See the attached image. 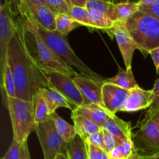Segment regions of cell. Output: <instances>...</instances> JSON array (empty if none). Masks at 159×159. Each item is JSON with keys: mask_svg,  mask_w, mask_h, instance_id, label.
I'll return each instance as SVG.
<instances>
[{"mask_svg": "<svg viewBox=\"0 0 159 159\" xmlns=\"http://www.w3.org/2000/svg\"><path fill=\"white\" fill-rule=\"evenodd\" d=\"M15 15V14H14ZM23 24L26 31L27 40L32 43V46L27 44L31 55L35 60L40 71H51L61 73L70 77L81 75L74 68L63 61L42 39L37 26L30 20L15 15Z\"/></svg>", "mask_w": 159, "mask_h": 159, "instance_id": "2", "label": "cell"}, {"mask_svg": "<svg viewBox=\"0 0 159 159\" xmlns=\"http://www.w3.org/2000/svg\"><path fill=\"white\" fill-rule=\"evenodd\" d=\"M31 101H32L33 107H34V118H35L37 124L50 120L51 113L48 110V105H47L41 90H37L34 93Z\"/></svg>", "mask_w": 159, "mask_h": 159, "instance_id": "18", "label": "cell"}, {"mask_svg": "<svg viewBox=\"0 0 159 159\" xmlns=\"http://www.w3.org/2000/svg\"><path fill=\"white\" fill-rule=\"evenodd\" d=\"M149 54H150L152 60H153L154 65H155V68H156L157 73H158V75H159V48L151 51Z\"/></svg>", "mask_w": 159, "mask_h": 159, "instance_id": "35", "label": "cell"}, {"mask_svg": "<svg viewBox=\"0 0 159 159\" xmlns=\"http://www.w3.org/2000/svg\"><path fill=\"white\" fill-rule=\"evenodd\" d=\"M16 28V20L10 1L5 0L0 8V69L1 74L6 65L9 43Z\"/></svg>", "mask_w": 159, "mask_h": 159, "instance_id": "9", "label": "cell"}, {"mask_svg": "<svg viewBox=\"0 0 159 159\" xmlns=\"http://www.w3.org/2000/svg\"><path fill=\"white\" fill-rule=\"evenodd\" d=\"M156 1L157 0H139L138 2L139 3V5H151Z\"/></svg>", "mask_w": 159, "mask_h": 159, "instance_id": "40", "label": "cell"}, {"mask_svg": "<svg viewBox=\"0 0 159 159\" xmlns=\"http://www.w3.org/2000/svg\"><path fill=\"white\" fill-rule=\"evenodd\" d=\"M71 113L83 116L101 127H103L110 116H113L108 110L94 103L84 104L77 107L71 111Z\"/></svg>", "mask_w": 159, "mask_h": 159, "instance_id": "15", "label": "cell"}, {"mask_svg": "<svg viewBox=\"0 0 159 159\" xmlns=\"http://www.w3.org/2000/svg\"><path fill=\"white\" fill-rule=\"evenodd\" d=\"M154 155H141L140 153H138L136 151V152L130 156V158L129 159H152L153 158Z\"/></svg>", "mask_w": 159, "mask_h": 159, "instance_id": "39", "label": "cell"}, {"mask_svg": "<svg viewBox=\"0 0 159 159\" xmlns=\"http://www.w3.org/2000/svg\"><path fill=\"white\" fill-rule=\"evenodd\" d=\"M102 130H103L104 144H105L106 152L109 154L116 147V141H115L113 135L110 132H109L108 130H105L103 128H102Z\"/></svg>", "mask_w": 159, "mask_h": 159, "instance_id": "34", "label": "cell"}, {"mask_svg": "<svg viewBox=\"0 0 159 159\" xmlns=\"http://www.w3.org/2000/svg\"><path fill=\"white\" fill-rule=\"evenodd\" d=\"M54 159H68L66 155H64V154H59L57 156L54 158Z\"/></svg>", "mask_w": 159, "mask_h": 159, "instance_id": "41", "label": "cell"}, {"mask_svg": "<svg viewBox=\"0 0 159 159\" xmlns=\"http://www.w3.org/2000/svg\"><path fill=\"white\" fill-rule=\"evenodd\" d=\"M71 120L73 121V125L75 126L77 134L79 135L84 141H86L91 134L95 132L100 130L102 127L95 123L89 120L86 118L79 115H75L71 113Z\"/></svg>", "mask_w": 159, "mask_h": 159, "instance_id": "19", "label": "cell"}, {"mask_svg": "<svg viewBox=\"0 0 159 159\" xmlns=\"http://www.w3.org/2000/svg\"><path fill=\"white\" fill-rule=\"evenodd\" d=\"M21 158V144L12 139L9 149L2 159H20Z\"/></svg>", "mask_w": 159, "mask_h": 159, "instance_id": "30", "label": "cell"}, {"mask_svg": "<svg viewBox=\"0 0 159 159\" xmlns=\"http://www.w3.org/2000/svg\"><path fill=\"white\" fill-rule=\"evenodd\" d=\"M110 2H112L113 4H117V3L123 2V0H110Z\"/></svg>", "mask_w": 159, "mask_h": 159, "instance_id": "43", "label": "cell"}, {"mask_svg": "<svg viewBox=\"0 0 159 159\" xmlns=\"http://www.w3.org/2000/svg\"><path fill=\"white\" fill-rule=\"evenodd\" d=\"M70 16L75 21L80 23L82 26H85L91 29H94L93 23L90 18L89 12L86 8L79 7V6H71L70 8Z\"/></svg>", "mask_w": 159, "mask_h": 159, "instance_id": "27", "label": "cell"}, {"mask_svg": "<svg viewBox=\"0 0 159 159\" xmlns=\"http://www.w3.org/2000/svg\"><path fill=\"white\" fill-rule=\"evenodd\" d=\"M88 2L89 0H67V2H68V6H69V9L72 6L86 8Z\"/></svg>", "mask_w": 159, "mask_h": 159, "instance_id": "36", "label": "cell"}, {"mask_svg": "<svg viewBox=\"0 0 159 159\" xmlns=\"http://www.w3.org/2000/svg\"><path fill=\"white\" fill-rule=\"evenodd\" d=\"M155 116H156L157 120H158V126H159V111L156 113V114H155Z\"/></svg>", "mask_w": 159, "mask_h": 159, "instance_id": "45", "label": "cell"}, {"mask_svg": "<svg viewBox=\"0 0 159 159\" xmlns=\"http://www.w3.org/2000/svg\"><path fill=\"white\" fill-rule=\"evenodd\" d=\"M86 143L87 149H88V158L89 159H110L109 154L106 151L95 147V146Z\"/></svg>", "mask_w": 159, "mask_h": 159, "instance_id": "31", "label": "cell"}, {"mask_svg": "<svg viewBox=\"0 0 159 159\" xmlns=\"http://www.w3.org/2000/svg\"><path fill=\"white\" fill-rule=\"evenodd\" d=\"M48 88L61 94L75 107L84 105V99L72 77L51 71H41Z\"/></svg>", "mask_w": 159, "mask_h": 159, "instance_id": "8", "label": "cell"}, {"mask_svg": "<svg viewBox=\"0 0 159 159\" xmlns=\"http://www.w3.org/2000/svg\"><path fill=\"white\" fill-rule=\"evenodd\" d=\"M133 139H127L116 144L111 152L109 153L110 159H129L136 152Z\"/></svg>", "mask_w": 159, "mask_h": 159, "instance_id": "25", "label": "cell"}, {"mask_svg": "<svg viewBox=\"0 0 159 159\" xmlns=\"http://www.w3.org/2000/svg\"><path fill=\"white\" fill-rule=\"evenodd\" d=\"M151 91H152V101L153 103L155 100L159 99V78L156 80L153 89H151Z\"/></svg>", "mask_w": 159, "mask_h": 159, "instance_id": "37", "label": "cell"}, {"mask_svg": "<svg viewBox=\"0 0 159 159\" xmlns=\"http://www.w3.org/2000/svg\"><path fill=\"white\" fill-rule=\"evenodd\" d=\"M139 11L159 20V0L151 5H139Z\"/></svg>", "mask_w": 159, "mask_h": 159, "instance_id": "33", "label": "cell"}, {"mask_svg": "<svg viewBox=\"0 0 159 159\" xmlns=\"http://www.w3.org/2000/svg\"><path fill=\"white\" fill-rule=\"evenodd\" d=\"M1 88L2 93H5L9 97H16L15 79H14V76L11 71L10 67L7 63L4 68V71L1 74Z\"/></svg>", "mask_w": 159, "mask_h": 159, "instance_id": "26", "label": "cell"}, {"mask_svg": "<svg viewBox=\"0 0 159 159\" xmlns=\"http://www.w3.org/2000/svg\"><path fill=\"white\" fill-rule=\"evenodd\" d=\"M66 155L68 159H89L86 143L79 135L68 143Z\"/></svg>", "mask_w": 159, "mask_h": 159, "instance_id": "21", "label": "cell"}, {"mask_svg": "<svg viewBox=\"0 0 159 159\" xmlns=\"http://www.w3.org/2000/svg\"><path fill=\"white\" fill-rule=\"evenodd\" d=\"M118 68H119V71L117 74L113 78L106 79L105 82L113 84L127 90H132L139 86L134 77L132 70L123 69L120 66Z\"/></svg>", "mask_w": 159, "mask_h": 159, "instance_id": "20", "label": "cell"}, {"mask_svg": "<svg viewBox=\"0 0 159 159\" xmlns=\"http://www.w3.org/2000/svg\"><path fill=\"white\" fill-rule=\"evenodd\" d=\"M32 1L35 2L37 3H40V4H43V5H45V6H47V3L45 0H32Z\"/></svg>", "mask_w": 159, "mask_h": 159, "instance_id": "42", "label": "cell"}, {"mask_svg": "<svg viewBox=\"0 0 159 159\" xmlns=\"http://www.w3.org/2000/svg\"><path fill=\"white\" fill-rule=\"evenodd\" d=\"M138 49L147 56L159 48V20L138 11L125 22Z\"/></svg>", "mask_w": 159, "mask_h": 159, "instance_id": "3", "label": "cell"}, {"mask_svg": "<svg viewBox=\"0 0 159 159\" xmlns=\"http://www.w3.org/2000/svg\"><path fill=\"white\" fill-rule=\"evenodd\" d=\"M51 120H52L57 131L65 142L68 143L77 135L75 126L68 124L67 121L62 119L57 113L51 115Z\"/></svg>", "mask_w": 159, "mask_h": 159, "instance_id": "23", "label": "cell"}, {"mask_svg": "<svg viewBox=\"0 0 159 159\" xmlns=\"http://www.w3.org/2000/svg\"><path fill=\"white\" fill-rule=\"evenodd\" d=\"M139 127L136 136L143 145L144 155L159 153V126L155 115Z\"/></svg>", "mask_w": 159, "mask_h": 159, "instance_id": "11", "label": "cell"}, {"mask_svg": "<svg viewBox=\"0 0 159 159\" xmlns=\"http://www.w3.org/2000/svg\"><path fill=\"white\" fill-rule=\"evenodd\" d=\"M152 159H159V153L156 154V155H154L153 158H152Z\"/></svg>", "mask_w": 159, "mask_h": 159, "instance_id": "44", "label": "cell"}, {"mask_svg": "<svg viewBox=\"0 0 159 159\" xmlns=\"http://www.w3.org/2000/svg\"><path fill=\"white\" fill-rule=\"evenodd\" d=\"M139 11L138 2H120L114 4L113 20L116 22H126L134 14Z\"/></svg>", "mask_w": 159, "mask_h": 159, "instance_id": "22", "label": "cell"}, {"mask_svg": "<svg viewBox=\"0 0 159 159\" xmlns=\"http://www.w3.org/2000/svg\"><path fill=\"white\" fill-rule=\"evenodd\" d=\"M20 159H31L29 148H28L27 141H25L21 144V158Z\"/></svg>", "mask_w": 159, "mask_h": 159, "instance_id": "38", "label": "cell"}, {"mask_svg": "<svg viewBox=\"0 0 159 159\" xmlns=\"http://www.w3.org/2000/svg\"><path fill=\"white\" fill-rule=\"evenodd\" d=\"M87 143L89 144L95 146V147L99 148L102 150L106 151L105 144H104V136H103V130L102 128L97 132H95L93 134L89 136V138L86 140Z\"/></svg>", "mask_w": 159, "mask_h": 159, "instance_id": "32", "label": "cell"}, {"mask_svg": "<svg viewBox=\"0 0 159 159\" xmlns=\"http://www.w3.org/2000/svg\"><path fill=\"white\" fill-rule=\"evenodd\" d=\"M102 99L107 110L113 115L122 111L127 102L130 90L105 82L102 85Z\"/></svg>", "mask_w": 159, "mask_h": 159, "instance_id": "13", "label": "cell"}, {"mask_svg": "<svg viewBox=\"0 0 159 159\" xmlns=\"http://www.w3.org/2000/svg\"><path fill=\"white\" fill-rule=\"evenodd\" d=\"M102 128L108 130L113 135L116 141V145L120 144L125 140L133 138L131 124L123 120L116 115L110 116Z\"/></svg>", "mask_w": 159, "mask_h": 159, "instance_id": "16", "label": "cell"}, {"mask_svg": "<svg viewBox=\"0 0 159 159\" xmlns=\"http://www.w3.org/2000/svg\"><path fill=\"white\" fill-rule=\"evenodd\" d=\"M15 20V31L9 43L6 62L15 79L16 97L31 101L37 90L48 86L43 73L30 52L24 27L20 20Z\"/></svg>", "mask_w": 159, "mask_h": 159, "instance_id": "1", "label": "cell"}, {"mask_svg": "<svg viewBox=\"0 0 159 159\" xmlns=\"http://www.w3.org/2000/svg\"><path fill=\"white\" fill-rule=\"evenodd\" d=\"M2 101L10 116L13 139L22 144L27 141L29 135L35 131L37 127L32 101L9 97L5 93H2Z\"/></svg>", "mask_w": 159, "mask_h": 159, "instance_id": "4", "label": "cell"}, {"mask_svg": "<svg viewBox=\"0 0 159 159\" xmlns=\"http://www.w3.org/2000/svg\"><path fill=\"white\" fill-rule=\"evenodd\" d=\"M47 6L55 14H70V9L67 0H45Z\"/></svg>", "mask_w": 159, "mask_h": 159, "instance_id": "29", "label": "cell"}, {"mask_svg": "<svg viewBox=\"0 0 159 159\" xmlns=\"http://www.w3.org/2000/svg\"><path fill=\"white\" fill-rule=\"evenodd\" d=\"M110 33L116 38L126 69L132 70V58L135 50L138 49V47L133 37L127 30L125 22H116Z\"/></svg>", "mask_w": 159, "mask_h": 159, "instance_id": "10", "label": "cell"}, {"mask_svg": "<svg viewBox=\"0 0 159 159\" xmlns=\"http://www.w3.org/2000/svg\"><path fill=\"white\" fill-rule=\"evenodd\" d=\"M84 99V104L94 103L103 109L107 108L102 99V85L105 82H99L82 75L73 77Z\"/></svg>", "mask_w": 159, "mask_h": 159, "instance_id": "12", "label": "cell"}, {"mask_svg": "<svg viewBox=\"0 0 159 159\" xmlns=\"http://www.w3.org/2000/svg\"><path fill=\"white\" fill-rule=\"evenodd\" d=\"M152 105V91L143 89L138 86L130 90L127 102L121 112L134 113L148 109Z\"/></svg>", "mask_w": 159, "mask_h": 159, "instance_id": "14", "label": "cell"}, {"mask_svg": "<svg viewBox=\"0 0 159 159\" xmlns=\"http://www.w3.org/2000/svg\"><path fill=\"white\" fill-rule=\"evenodd\" d=\"M86 9L104 12V13L107 14L110 18L113 20L114 4H113L112 2H108L102 1V0H89Z\"/></svg>", "mask_w": 159, "mask_h": 159, "instance_id": "28", "label": "cell"}, {"mask_svg": "<svg viewBox=\"0 0 159 159\" xmlns=\"http://www.w3.org/2000/svg\"><path fill=\"white\" fill-rule=\"evenodd\" d=\"M56 31L60 33L62 35L67 36L73 30L80 27L82 25L74 20L68 14L57 13L55 16Z\"/></svg>", "mask_w": 159, "mask_h": 159, "instance_id": "24", "label": "cell"}, {"mask_svg": "<svg viewBox=\"0 0 159 159\" xmlns=\"http://www.w3.org/2000/svg\"><path fill=\"white\" fill-rule=\"evenodd\" d=\"M7 1H10V0H7Z\"/></svg>", "mask_w": 159, "mask_h": 159, "instance_id": "47", "label": "cell"}, {"mask_svg": "<svg viewBox=\"0 0 159 159\" xmlns=\"http://www.w3.org/2000/svg\"><path fill=\"white\" fill-rule=\"evenodd\" d=\"M102 1H105V2H110V0H102Z\"/></svg>", "mask_w": 159, "mask_h": 159, "instance_id": "46", "label": "cell"}, {"mask_svg": "<svg viewBox=\"0 0 159 159\" xmlns=\"http://www.w3.org/2000/svg\"><path fill=\"white\" fill-rule=\"evenodd\" d=\"M40 90L44 96L45 101H46L51 115L56 113V110L61 107L70 109L71 111L75 109V107L72 104L70 103L58 92L49 88H42L40 89Z\"/></svg>", "mask_w": 159, "mask_h": 159, "instance_id": "17", "label": "cell"}, {"mask_svg": "<svg viewBox=\"0 0 159 159\" xmlns=\"http://www.w3.org/2000/svg\"><path fill=\"white\" fill-rule=\"evenodd\" d=\"M15 15L34 23L39 29L56 31V14L45 5L32 0H10Z\"/></svg>", "mask_w": 159, "mask_h": 159, "instance_id": "6", "label": "cell"}, {"mask_svg": "<svg viewBox=\"0 0 159 159\" xmlns=\"http://www.w3.org/2000/svg\"><path fill=\"white\" fill-rule=\"evenodd\" d=\"M44 159H54L59 154L66 155L68 143L56 130L52 120L37 124L35 130Z\"/></svg>", "mask_w": 159, "mask_h": 159, "instance_id": "7", "label": "cell"}, {"mask_svg": "<svg viewBox=\"0 0 159 159\" xmlns=\"http://www.w3.org/2000/svg\"><path fill=\"white\" fill-rule=\"evenodd\" d=\"M38 30L45 43L65 63L74 68L81 75L99 82H105L106 79L93 71L76 55L70 47L67 37L62 35L57 31H48L39 28Z\"/></svg>", "mask_w": 159, "mask_h": 159, "instance_id": "5", "label": "cell"}]
</instances>
